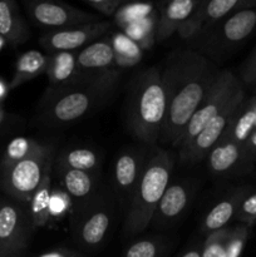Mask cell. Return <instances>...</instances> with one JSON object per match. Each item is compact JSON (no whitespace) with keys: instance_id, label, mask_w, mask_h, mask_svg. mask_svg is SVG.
I'll use <instances>...</instances> for the list:
<instances>
[{"instance_id":"obj_1","label":"cell","mask_w":256,"mask_h":257,"mask_svg":"<svg viewBox=\"0 0 256 257\" xmlns=\"http://www.w3.org/2000/svg\"><path fill=\"white\" fill-rule=\"evenodd\" d=\"M220 70L193 49L175 50L161 68L166 94V115L160 142L178 148L188 123Z\"/></svg>"},{"instance_id":"obj_2","label":"cell","mask_w":256,"mask_h":257,"mask_svg":"<svg viewBox=\"0 0 256 257\" xmlns=\"http://www.w3.org/2000/svg\"><path fill=\"white\" fill-rule=\"evenodd\" d=\"M175 156L163 148H153L147 155L138 185L127 207L123 232L131 237L142 233L155 213L156 207L171 182Z\"/></svg>"},{"instance_id":"obj_3","label":"cell","mask_w":256,"mask_h":257,"mask_svg":"<svg viewBox=\"0 0 256 257\" xmlns=\"http://www.w3.org/2000/svg\"><path fill=\"white\" fill-rule=\"evenodd\" d=\"M165 115L166 94L161 68L151 67L133 80L128 99V127L138 141L155 147L160 142Z\"/></svg>"},{"instance_id":"obj_4","label":"cell","mask_w":256,"mask_h":257,"mask_svg":"<svg viewBox=\"0 0 256 257\" xmlns=\"http://www.w3.org/2000/svg\"><path fill=\"white\" fill-rule=\"evenodd\" d=\"M119 75L88 80L65 88L47 89L39 105V120L45 125H60L80 119L109 98Z\"/></svg>"},{"instance_id":"obj_5","label":"cell","mask_w":256,"mask_h":257,"mask_svg":"<svg viewBox=\"0 0 256 257\" xmlns=\"http://www.w3.org/2000/svg\"><path fill=\"white\" fill-rule=\"evenodd\" d=\"M53 160V147H42L25 160L3 167L2 185L8 195L23 205H29L35 190L39 187L48 163Z\"/></svg>"},{"instance_id":"obj_6","label":"cell","mask_w":256,"mask_h":257,"mask_svg":"<svg viewBox=\"0 0 256 257\" xmlns=\"http://www.w3.org/2000/svg\"><path fill=\"white\" fill-rule=\"evenodd\" d=\"M242 85L241 79H238L231 70L223 69L220 70L216 77L215 83L212 84L211 89L208 90L207 95L202 103L200 104L198 109L193 114L192 119L188 123L186 132L183 135L182 141L178 146V155L185 152L196 137L201 133V131L225 108L228 100L233 95V93Z\"/></svg>"},{"instance_id":"obj_7","label":"cell","mask_w":256,"mask_h":257,"mask_svg":"<svg viewBox=\"0 0 256 257\" xmlns=\"http://www.w3.org/2000/svg\"><path fill=\"white\" fill-rule=\"evenodd\" d=\"M255 28L256 8L238 10L217 22L207 32L193 40H196L197 44L200 43L201 49H207L206 52L213 54L227 53L245 42Z\"/></svg>"},{"instance_id":"obj_8","label":"cell","mask_w":256,"mask_h":257,"mask_svg":"<svg viewBox=\"0 0 256 257\" xmlns=\"http://www.w3.org/2000/svg\"><path fill=\"white\" fill-rule=\"evenodd\" d=\"M32 217L23 203L0 198V255L17 256L28 245Z\"/></svg>"},{"instance_id":"obj_9","label":"cell","mask_w":256,"mask_h":257,"mask_svg":"<svg viewBox=\"0 0 256 257\" xmlns=\"http://www.w3.org/2000/svg\"><path fill=\"white\" fill-rule=\"evenodd\" d=\"M246 99L245 89L243 84L233 93L231 99L225 105L222 110L201 131L200 135L193 140L190 147L185 152L178 155V161L182 165L187 163H197L200 161L205 160L213 146L221 140L235 114L236 109L241 105V103Z\"/></svg>"},{"instance_id":"obj_10","label":"cell","mask_w":256,"mask_h":257,"mask_svg":"<svg viewBox=\"0 0 256 257\" xmlns=\"http://www.w3.org/2000/svg\"><path fill=\"white\" fill-rule=\"evenodd\" d=\"M113 220V207L107 201H89L74 218V237L85 250H95L104 242Z\"/></svg>"},{"instance_id":"obj_11","label":"cell","mask_w":256,"mask_h":257,"mask_svg":"<svg viewBox=\"0 0 256 257\" xmlns=\"http://www.w3.org/2000/svg\"><path fill=\"white\" fill-rule=\"evenodd\" d=\"M27 8L33 22L49 32L100 22L97 15L52 0H35L29 3Z\"/></svg>"},{"instance_id":"obj_12","label":"cell","mask_w":256,"mask_h":257,"mask_svg":"<svg viewBox=\"0 0 256 257\" xmlns=\"http://www.w3.org/2000/svg\"><path fill=\"white\" fill-rule=\"evenodd\" d=\"M110 29V23L97 22L77 25L67 29L48 32L40 38L39 43L48 53L77 52L90 43L98 40Z\"/></svg>"},{"instance_id":"obj_13","label":"cell","mask_w":256,"mask_h":257,"mask_svg":"<svg viewBox=\"0 0 256 257\" xmlns=\"http://www.w3.org/2000/svg\"><path fill=\"white\" fill-rule=\"evenodd\" d=\"M77 64L79 68L80 82L104 79L119 75L115 69V53L110 39L95 40L77 52Z\"/></svg>"},{"instance_id":"obj_14","label":"cell","mask_w":256,"mask_h":257,"mask_svg":"<svg viewBox=\"0 0 256 257\" xmlns=\"http://www.w3.org/2000/svg\"><path fill=\"white\" fill-rule=\"evenodd\" d=\"M146 152L141 150H125L117 156L113 167V183L118 198L124 205H130L138 185L146 162Z\"/></svg>"},{"instance_id":"obj_15","label":"cell","mask_w":256,"mask_h":257,"mask_svg":"<svg viewBox=\"0 0 256 257\" xmlns=\"http://www.w3.org/2000/svg\"><path fill=\"white\" fill-rule=\"evenodd\" d=\"M207 166L213 175L227 176L248 170L252 162L248 160L243 146L222 136L207 155Z\"/></svg>"},{"instance_id":"obj_16","label":"cell","mask_w":256,"mask_h":257,"mask_svg":"<svg viewBox=\"0 0 256 257\" xmlns=\"http://www.w3.org/2000/svg\"><path fill=\"white\" fill-rule=\"evenodd\" d=\"M191 196L192 188L188 182H170L156 207L151 225L156 228H162L176 222L187 208Z\"/></svg>"},{"instance_id":"obj_17","label":"cell","mask_w":256,"mask_h":257,"mask_svg":"<svg viewBox=\"0 0 256 257\" xmlns=\"http://www.w3.org/2000/svg\"><path fill=\"white\" fill-rule=\"evenodd\" d=\"M250 190V186L240 187L226 196L225 198H222L220 202L216 203L208 211L205 220H203L202 227H201L202 233L208 236L216 231L222 230L232 218H236V215H237L243 200L251 193Z\"/></svg>"},{"instance_id":"obj_18","label":"cell","mask_w":256,"mask_h":257,"mask_svg":"<svg viewBox=\"0 0 256 257\" xmlns=\"http://www.w3.org/2000/svg\"><path fill=\"white\" fill-rule=\"evenodd\" d=\"M47 75L49 79V88L53 89L82 83V77L77 64V52H59L50 54Z\"/></svg>"},{"instance_id":"obj_19","label":"cell","mask_w":256,"mask_h":257,"mask_svg":"<svg viewBox=\"0 0 256 257\" xmlns=\"http://www.w3.org/2000/svg\"><path fill=\"white\" fill-rule=\"evenodd\" d=\"M200 2L195 0H173L167 3L162 10L161 17L156 24V39L162 42L170 38L175 32H178L181 25L195 12Z\"/></svg>"},{"instance_id":"obj_20","label":"cell","mask_w":256,"mask_h":257,"mask_svg":"<svg viewBox=\"0 0 256 257\" xmlns=\"http://www.w3.org/2000/svg\"><path fill=\"white\" fill-rule=\"evenodd\" d=\"M58 173L60 176L63 187L74 201H79L82 206L94 198L98 187V177L84 171L72 170L58 165Z\"/></svg>"},{"instance_id":"obj_21","label":"cell","mask_w":256,"mask_h":257,"mask_svg":"<svg viewBox=\"0 0 256 257\" xmlns=\"http://www.w3.org/2000/svg\"><path fill=\"white\" fill-rule=\"evenodd\" d=\"M0 38L18 45L29 38V30L12 0H0Z\"/></svg>"},{"instance_id":"obj_22","label":"cell","mask_w":256,"mask_h":257,"mask_svg":"<svg viewBox=\"0 0 256 257\" xmlns=\"http://www.w3.org/2000/svg\"><path fill=\"white\" fill-rule=\"evenodd\" d=\"M256 131V97L243 100L236 109L225 135L230 140L243 146L251 135Z\"/></svg>"},{"instance_id":"obj_23","label":"cell","mask_w":256,"mask_h":257,"mask_svg":"<svg viewBox=\"0 0 256 257\" xmlns=\"http://www.w3.org/2000/svg\"><path fill=\"white\" fill-rule=\"evenodd\" d=\"M49 62L50 55H45L38 50H28V52L23 53L18 58L17 64H15V72L9 85L10 89H14L19 85L39 77L43 73H47Z\"/></svg>"},{"instance_id":"obj_24","label":"cell","mask_w":256,"mask_h":257,"mask_svg":"<svg viewBox=\"0 0 256 257\" xmlns=\"http://www.w3.org/2000/svg\"><path fill=\"white\" fill-rule=\"evenodd\" d=\"M52 167L53 160L48 163L39 187L35 190L29 203V213L33 228L43 227L49 220L52 202Z\"/></svg>"},{"instance_id":"obj_25","label":"cell","mask_w":256,"mask_h":257,"mask_svg":"<svg viewBox=\"0 0 256 257\" xmlns=\"http://www.w3.org/2000/svg\"><path fill=\"white\" fill-rule=\"evenodd\" d=\"M100 163L102 161H100L99 155L92 148H73V150L65 151L58 160V165L72 168V170L84 171L97 177L99 173Z\"/></svg>"},{"instance_id":"obj_26","label":"cell","mask_w":256,"mask_h":257,"mask_svg":"<svg viewBox=\"0 0 256 257\" xmlns=\"http://www.w3.org/2000/svg\"><path fill=\"white\" fill-rule=\"evenodd\" d=\"M206 4L207 2L198 3L195 12L181 25V28L178 29V34L182 39L193 40L210 29L211 23L208 19L207 10H206Z\"/></svg>"},{"instance_id":"obj_27","label":"cell","mask_w":256,"mask_h":257,"mask_svg":"<svg viewBox=\"0 0 256 257\" xmlns=\"http://www.w3.org/2000/svg\"><path fill=\"white\" fill-rule=\"evenodd\" d=\"M43 146V143L37 142V141L29 140L25 137L14 138L12 142L8 145L7 151H5L4 160H3V167H8L19 161L25 160L34 155L38 150Z\"/></svg>"},{"instance_id":"obj_28","label":"cell","mask_w":256,"mask_h":257,"mask_svg":"<svg viewBox=\"0 0 256 257\" xmlns=\"http://www.w3.org/2000/svg\"><path fill=\"white\" fill-rule=\"evenodd\" d=\"M167 240L162 237H150L136 241L125 250L123 257H162L166 252Z\"/></svg>"},{"instance_id":"obj_29","label":"cell","mask_w":256,"mask_h":257,"mask_svg":"<svg viewBox=\"0 0 256 257\" xmlns=\"http://www.w3.org/2000/svg\"><path fill=\"white\" fill-rule=\"evenodd\" d=\"M113 48L115 53V63L120 67H131L140 62L141 50L132 39L122 34L115 35L113 40Z\"/></svg>"},{"instance_id":"obj_30","label":"cell","mask_w":256,"mask_h":257,"mask_svg":"<svg viewBox=\"0 0 256 257\" xmlns=\"http://www.w3.org/2000/svg\"><path fill=\"white\" fill-rule=\"evenodd\" d=\"M231 227H225L207 236L202 246L201 257H226V245Z\"/></svg>"},{"instance_id":"obj_31","label":"cell","mask_w":256,"mask_h":257,"mask_svg":"<svg viewBox=\"0 0 256 257\" xmlns=\"http://www.w3.org/2000/svg\"><path fill=\"white\" fill-rule=\"evenodd\" d=\"M250 233L251 227L243 223H238L235 227H231L227 245H226V257H241Z\"/></svg>"},{"instance_id":"obj_32","label":"cell","mask_w":256,"mask_h":257,"mask_svg":"<svg viewBox=\"0 0 256 257\" xmlns=\"http://www.w3.org/2000/svg\"><path fill=\"white\" fill-rule=\"evenodd\" d=\"M236 220L240 223L250 226V227L256 225V192H251L243 200L242 205L236 215Z\"/></svg>"},{"instance_id":"obj_33","label":"cell","mask_w":256,"mask_h":257,"mask_svg":"<svg viewBox=\"0 0 256 257\" xmlns=\"http://www.w3.org/2000/svg\"><path fill=\"white\" fill-rule=\"evenodd\" d=\"M85 3L88 7L105 17H110L114 14L118 8L122 5L120 0H87Z\"/></svg>"},{"instance_id":"obj_34","label":"cell","mask_w":256,"mask_h":257,"mask_svg":"<svg viewBox=\"0 0 256 257\" xmlns=\"http://www.w3.org/2000/svg\"><path fill=\"white\" fill-rule=\"evenodd\" d=\"M241 82L246 85L256 84V50L246 60L242 69H241Z\"/></svg>"},{"instance_id":"obj_35","label":"cell","mask_w":256,"mask_h":257,"mask_svg":"<svg viewBox=\"0 0 256 257\" xmlns=\"http://www.w3.org/2000/svg\"><path fill=\"white\" fill-rule=\"evenodd\" d=\"M38 257H84L82 253L73 250H67V248H58V250L48 251V252L42 253Z\"/></svg>"},{"instance_id":"obj_36","label":"cell","mask_w":256,"mask_h":257,"mask_svg":"<svg viewBox=\"0 0 256 257\" xmlns=\"http://www.w3.org/2000/svg\"><path fill=\"white\" fill-rule=\"evenodd\" d=\"M243 148H245V152L247 155L248 160L251 162H255L256 161V131L252 133V135L248 137V140L246 141L245 145H243Z\"/></svg>"},{"instance_id":"obj_37","label":"cell","mask_w":256,"mask_h":257,"mask_svg":"<svg viewBox=\"0 0 256 257\" xmlns=\"http://www.w3.org/2000/svg\"><path fill=\"white\" fill-rule=\"evenodd\" d=\"M201 255H202V247L196 246V247L190 248L188 251H186L181 257H201Z\"/></svg>"},{"instance_id":"obj_38","label":"cell","mask_w":256,"mask_h":257,"mask_svg":"<svg viewBox=\"0 0 256 257\" xmlns=\"http://www.w3.org/2000/svg\"><path fill=\"white\" fill-rule=\"evenodd\" d=\"M5 93H7V87H5L4 83L0 80V98H3L5 95Z\"/></svg>"},{"instance_id":"obj_39","label":"cell","mask_w":256,"mask_h":257,"mask_svg":"<svg viewBox=\"0 0 256 257\" xmlns=\"http://www.w3.org/2000/svg\"><path fill=\"white\" fill-rule=\"evenodd\" d=\"M3 44H4V39H3V38H0V49H2Z\"/></svg>"},{"instance_id":"obj_40","label":"cell","mask_w":256,"mask_h":257,"mask_svg":"<svg viewBox=\"0 0 256 257\" xmlns=\"http://www.w3.org/2000/svg\"><path fill=\"white\" fill-rule=\"evenodd\" d=\"M0 257H13V256H4V255H0Z\"/></svg>"},{"instance_id":"obj_41","label":"cell","mask_w":256,"mask_h":257,"mask_svg":"<svg viewBox=\"0 0 256 257\" xmlns=\"http://www.w3.org/2000/svg\"><path fill=\"white\" fill-rule=\"evenodd\" d=\"M253 90H255V97H256V84H255V88H253Z\"/></svg>"},{"instance_id":"obj_42","label":"cell","mask_w":256,"mask_h":257,"mask_svg":"<svg viewBox=\"0 0 256 257\" xmlns=\"http://www.w3.org/2000/svg\"><path fill=\"white\" fill-rule=\"evenodd\" d=\"M0 118H2V114H0Z\"/></svg>"}]
</instances>
